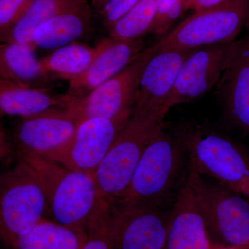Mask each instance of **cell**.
<instances>
[{"label": "cell", "mask_w": 249, "mask_h": 249, "mask_svg": "<svg viewBox=\"0 0 249 249\" xmlns=\"http://www.w3.org/2000/svg\"><path fill=\"white\" fill-rule=\"evenodd\" d=\"M17 155L35 175L53 222L86 229L98 199L93 175L69 169L37 154Z\"/></svg>", "instance_id": "obj_1"}, {"label": "cell", "mask_w": 249, "mask_h": 249, "mask_svg": "<svg viewBox=\"0 0 249 249\" xmlns=\"http://www.w3.org/2000/svg\"><path fill=\"white\" fill-rule=\"evenodd\" d=\"M189 127L165 128L144 152L128 188L119 198H128L163 208L173 196L189 158Z\"/></svg>", "instance_id": "obj_2"}, {"label": "cell", "mask_w": 249, "mask_h": 249, "mask_svg": "<svg viewBox=\"0 0 249 249\" xmlns=\"http://www.w3.org/2000/svg\"><path fill=\"white\" fill-rule=\"evenodd\" d=\"M166 114L154 109H133L127 124L93 175L98 197L109 202L128 188L136 168L152 141L166 126Z\"/></svg>", "instance_id": "obj_3"}, {"label": "cell", "mask_w": 249, "mask_h": 249, "mask_svg": "<svg viewBox=\"0 0 249 249\" xmlns=\"http://www.w3.org/2000/svg\"><path fill=\"white\" fill-rule=\"evenodd\" d=\"M248 26L249 0H228L216 7L194 12L147 49L155 53L166 49L230 44Z\"/></svg>", "instance_id": "obj_4"}, {"label": "cell", "mask_w": 249, "mask_h": 249, "mask_svg": "<svg viewBox=\"0 0 249 249\" xmlns=\"http://www.w3.org/2000/svg\"><path fill=\"white\" fill-rule=\"evenodd\" d=\"M188 173L213 247L249 244V199L219 183L204 181L189 160Z\"/></svg>", "instance_id": "obj_5"}, {"label": "cell", "mask_w": 249, "mask_h": 249, "mask_svg": "<svg viewBox=\"0 0 249 249\" xmlns=\"http://www.w3.org/2000/svg\"><path fill=\"white\" fill-rule=\"evenodd\" d=\"M189 160L197 173L249 199V153L240 144L204 127H189Z\"/></svg>", "instance_id": "obj_6"}, {"label": "cell", "mask_w": 249, "mask_h": 249, "mask_svg": "<svg viewBox=\"0 0 249 249\" xmlns=\"http://www.w3.org/2000/svg\"><path fill=\"white\" fill-rule=\"evenodd\" d=\"M47 214L42 188L22 160L0 175V240L11 247Z\"/></svg>", "instance_id": "obj_7"}, {"label": "cell", "mask_w": 249, "mask_h": 249, "mask_svg": "<svg viewBox=\"0 0 249 249\" xmlns=\"http://www.w3.org/2000/svg\"><path fill=\"white\" fill-rule=\"evenodd\" d=\"M170 213L128 198L109 202L112 249H163Z\"/></svg>", "instance_id": "obj_8"}, {"label": "cell", "mask_w": 249, "mask_h": 249, "mask_svg": "<svg viewBox=\"0 0 249 249\" xmlns=\"http://www.w3.org/2000/svg\"><path fill=\"white\" fill-rule=\"evenodd\" d=\"M154 54L145 48L122 71L86 96H70L67 110L79 122L89 118L111 119L132 112L142 73Z\"/></svg>", "instance_id": "obj_9"}, {"label": "cell", "mask_w": 249, "mask_h": 249, "mask_svg": "<svg viewBox=\"0 0 249 249\" xmlns=\"http://www.w3.org/2000/svg\"><path fill=\"white\" fill-rule=\"evenodd\" d=\"M132 114L124 113L111 119H84L78 124L70 142L42 156L69 169L94 175Z\"/></svg>", "instance_id": "obj_10"}, {"label": "cell", "mask_w": 249, "mask_h": 249, "mask_svg": "<svg viewBox=\"0 0 249 249\" xmlns=\"http://www.w3.org/2000/svg\"><path fill=\"white\" fill-rule=\"evenodd\" d=\"M230 44L196 49L186 59L167 103L168 110L174 106L201 98L216 86L224 71Z\"/></svg>", "instance_id": "obj_11"}, {"label": "cell", "mask_w": 249, "mask_h": 249, "mask_svg": "<svg viewBox=\"0 0 249 249\" xmlns=\"http://www.w3.org/2000/svg\"><path fill=\"white\" fill-rule=\"evenodd\" d=\"M79 123L66 109L21 118L11 139L14 150L16 154L45 155L70 142Z\"/></svg>", "instance_id": "obj_12"}, {"label": "cell", "mask_w": 249, "mask_h": 249, "mask_svg": "<svg viewBox=\"0 0 249 249\" xmlns=\"http://www.w3.org/2000/svg\"><path fill=\"white\" fill-rule=\"evenodd\" d=\"M229 119L249 132V42L248 36L229 46L225 66L217 84Z\"/></svg>", "instance_id": "obj_13"}, {"label": "cell", "mask_w": 249, "mask_h": 249, "mask_svg": "<svg viewBox=\"0 0 249 249\" xmlns=\"http://www.w3.org/2000/svg\"><path fill=\"white\" fill-rule=\"evenodd\" d=\"M202 210L189 173L170 212L163 249H212Z\"/></svg>", "instance_id": "obj_14"}, {"label": "cell", "mask_w": 249, "mask_h": 249, "mask_svg": "<svg viewBox=\"0 0 249 249\" xmlns=\"http://www.w3.org/2000/svg\"><path fill=\"white\" fill-rule=\"evenodd\" d=\"M195 50L166 49L155 52L142 73L133 109L147 108L167 115V103L178 71Z\"/></svg>", "instance_id": "obj_15"}, {"label": "cell", "mask_w": 249, "mask_h": 249, "mask_svg": "<svg viewBox=\"0 0 249 249\" xmlns=\"http://www.w3.org/2000/svg\"><path fill=\"white\" fill-rule=\"evenodd\" d=\"M96 47L97 55L89 68L69 82L66 93L69 96L83 97L116 76L145 49V42L142 38L133 42H118L107 37L99 41Z\"/></svg>", "instance_id": "obj_16"}, {"label": "cell", "mask_w": 249, "mask_h": 249, "mask_svg": "<svg viewBox=\"0 0 249 249\" xmlns=\"http://www.w3.org/2000/svg\"><path fill=\"white\" fill-rule=\"evenodd\" d=\"M93 11L89 0H75L42 23L33 34L34 49L52 50L83 42L93 31Z\"/></svg>", "instance_id": "obj_17"}, {"label": "cell", "mask_w": 249, "mask_h": 249, "mask_svg": "<svg viewBox=\"0 0 249 249\" xmlns=\"http://www.w3.org/2000/svg\"><path fill=\"white\" fill-rule=\"evenodd\" d=\"M53 88H37L0 79V119L28 118L53 109H66L70 96Z\"/></svg>", "instance_id": "obj_18"}, {"label": "cell", "mask_w": 249, "mask_h": 249, "mask_svg": "<svg viewBox=\"0 0 249 249\" xmlns=\"http://www.w3.org/2000/svg\"><path fill=\"white\" fill-rule=\"evenodd\" d=\"M29 45L0 42V79L37 88H52L56 80L45 71Z\"/></svg>", "instance_id": "obj_19"}, {"label": "cell", "mask_w": 249, "mask_h": 249, "mask_svg": "<svg viewBox=\"0 0 249 249\" xmlns=\"http://www.w3.org/2000/svg\"><path fill=\"white\" fill-rule=\"evenodd\" d=\"M85 229L73 228L45 218L19 237L14 249H80L86 242Z\"/></svg>", "instance_id": "obj_20"}, {"label": "cell", "mask_w": 249, "mask_h": 249, "mask_svg": "<svg viewBox=\"0 0 249 249\" xmlns=\"http://www.w3.org/2000/svg\"><path fill=\"white\" fill-rule=\"evenodd\" d=\"M98 53L96 45L75 42L54 49L40 59L45 71L53 79L68 80L78 78L91 65Z\"/></svg>", "instance_id": "obj_21"}, {"label": "cell", "mask_w": 249, "mask_h": 249, "mask_svg": "<svg viewBox=\"0 0 249 249\" xmlns=\"http://www.w3.org/2000/svg\"><path fill=\"white\" fill-rule=\"evenodd\" d=\"M156 0H141L108 31V37L118 42H129L150 34L155 22Z\"/></svg>", "instance_id": "obj_22"}, {"label": "cell", "mask_w": 249, "mask_h": 249, "mask_svg": "<svg viewBox=\"0 0 249 249\" xmlns=\"http://www.w3.org/2000/svg\"><path fill=\"white\" fill-rule=\"evenodd\" d=\"M75 0H32L26 14L0 42H14L31 46L33 34Z\"/></svg>", "instance_id": "obj_23"}, {"label": "cell", "mask_w": 249, "mask_h": 249, "mask_svg": "<svg viewBox=\"0 0 249 249\" xmlns=\"http://www.w3.org/2000/svg\"><path fill=\"white\" fill-rule=\"evenodd\" d=\"M88 237L80 249H112L109 232V202L98 197L86 228Z\"/></svg>", "instance_id": "obj_24"}, {"label": "cell", "mask_w": 249, "mask_h": 249, "mask_svg": "<svg viewBox=\"0 0 249 249\" xmlns=\"http://www.w3.org/2000/svg\"><path fill=\"white\" fill-rule=\"evenodd\" d=\"M185 11L182 0H156L155 19L150 34H165Z\"/></svg>", "instance_id": "obj_25"}, {"label": "cell", "mask_w": 249, "mask_h": 249, "mask_svg": "<svg viewBox=\"0 0 249 249\" xmlns=\"http://www.w3.org/2000/svg\"><path fill=\"white\" fill-rule=\"evenodd\" d=\"M32 0H0V40L20 20Z\"/></svg>", "instance_id": "obj_26"}, {"label": "cell", "mask_w": 249, "mask_h": 249, "mask_svg": "<svg viewBox=\"0 0 249 249\" xmlns=\"http://www.w3.org/2000/svg\"><path fill=\"white\" fill-rule=\"evenodd\" d=\"M141 0H109L96 14L98 20L107 31L119 19L133 9Z\"/></svg>", "instance_id": "obj_27"}, {"label": "cell", "mask_w": 249, "mask_h": 249, "mask_svg": "<svg viewBox=\"0 0 249 249\" xmlns=\"http://www.w3.org/2000/svg\"><path fill=\"white\" fill-rule=\"evenodd\" d=\"M14 152V145L11 139L8 137L2 126L0 125V161L12 155Z\"/></svg>", "instance_id": "obj_28"}, {"label": "cell", "mask_w": 249, "mask_h": 249, "mask_svg": "<svg viewBox=\"0 0 249 249\" xmlns=\"http://www.w3.org/2000/svg\"><path fill=\"white\" fill-rule=\"evenodd\" d=\"M228 0H195L191 9L194 10L195 12H196L211 9L224 4Z\"/></svg>", "instance_id": "obj_29"}, {"label": "cell", "mask_w": 249, "mask_h": 249, "mask_svg": "<svg viewBox=\"0 0 249 249\" xmlns=\"http://www.w3.org/2000/svg\"><path fill=\"white\" fill-rule=\"evenodd\" d=\"M109 0H91V8H92L93 12L95 14H97L98 11H100L103 6H105Z\"/></svg>", "instance_id": "obj_30"}, {"label": "cell", "mask_w": 249, "mask_h": 249, "mask_svg": "<svg viewBox=\"0 0 249 249\" xmlns=\"http://www.w3.org/2000/svg\"><path fill=\"white\" fill-rule=\"evenodd\" d=\"M212 249H249V244L247 245L242 246V247H213Z\"/></svg>", "instance_id": "obj_31"}, {"label": "cell", "mask_w": 249, "mask_h": 249, "mask_svg": "<svg viewBox=\"0 0 249 249\" xmlns=\"http://www.w3.org/2000/svg\"><path fill=\"white\" fill-rule=\"evenodd\" d=\"M182 1L185 9L188 10L192 9V6H193L195 0H182Z\"/></svg>", "instance_id": "obj_32"}, {"label": "cell", "mask_w": 249, "mask_h": 249, "mask_svg": "<svg viewBox=\"0 0 249 249\" xmlns=\"http://www.w3.org/2000/svg\"><path fill=\"white\" fill-rule=\"evenodd\" d=\"M249 42V35L248 36Z\"/></svg>", "instance_id": "obj_33"}]
</instances>
